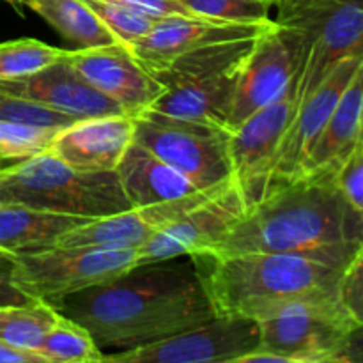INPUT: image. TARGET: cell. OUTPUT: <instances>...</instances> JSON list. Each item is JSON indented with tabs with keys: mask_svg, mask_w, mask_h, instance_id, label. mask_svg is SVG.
<instances>
[{
	"mask_svg": "<svg viewBox=\"0 0 363 363\" xmlns=\"http://www.w3.org/2000/svg\"><path fill=\"white\" fill-rule=\"evenodd\" d=\"M55 311L85 326L103 351L158 342L216 315L190 255L131 266L69 294Z\"/></svg>",
	"mask_w": 363,
	"mask_h": 363,
	"instance_id": "1",
	"label": "cell"
},
{
	"mask_svg": "<svg viewBox=\"0 0 363 363\" xmlns=\"http://www.w3.org/2000/svg\"><path fill=\"white\" fill-rule=\"evenodd\" d=\"M362 247L363 213L347 201L335 177L301 176L272 188L209 252H280L344 272Z\"/></svg>",
	"mask_w": 363,
	"mask_h": 363,
	"instance_id": "2",
	"label": "cell"
},
{
	"mask_svg": "<svg viewBox=\"0 0 363 363\" xmlns=\"http://www.w3.org/2000/svg\"><path fill=\"white\" fill-rule=\"evenodd\" d=\"M216 314H241L259 321L273 308L305 296H340V269L280 252H211L190 255Z\"/></svg>",
	"mask_w": 363,
	"mask_h": 363,
	"instance_id": "3",
	"label": "cell"
},
{
	"mask_svg": "<svg viewBox=\"0 0 363 363\" xmlns=\"http://www.w3.org/2000/svg\"><path fill=\"white\" fill-rule=\"evenodd\" d=\"M0 204L98 220L131 209L117 174L74 169L46 151L0 169Z\"/></svg>",
	"mask_w": 363,
	"mask_h": 363,
	"instance_id": "4",
	"label": "cell"
},
{
	"mask_svg": "<svg viewBox=\"0 0 363 363\" xmlns=\"http://www.w3.org/2000/svg\"><path fill=\"white\" fill-rule=\"evenodd\" d=\"M275 23L300 74L298 103L342 60L363 55V0H311L279 9Z\"/></svg>",
	"mask_w": 363,
	"mask_h": 363,
	"instance_id": "5",
	"label": "cell"
},
{
	"mask_svg": "<svg viewBox=\"0 0 363 363\" xmlns=\"http://www.w3.org/2000/svg\"><path fill=\"white\" fill-rule=\"evenodd\" d=\"M257 323L261 344L238 363H332L354 325L332 294L291 300Z\"/></svg>",
	"mask_w": 363,
	"mask_h": 363,
	"instance_id": "6",
	"label": "cell"
},
{
	"mask_svg": "<svg viewBox=\"0 0 363 363\" xmlns=\"http://www.w3.org/2000/svg\"><path fill=\"white\" fill-rule=\"evenodd\" d=\"M135 264L133 248L53 247L16 255L14 286L28 300L57 308L69 294L108 282Z\"/></svg>",
	"mask_w": 363,
	"mask_h": 363,
	"instance_id": "7",
	"label": "cell"
},
{
	"mask_svg": "<svg viewBox=\"0 0 363 363\" xmlns=\"http://www.w3.org/2000/svg\"><path fill=\"white\" fill-rule=\"evenodd\" d=\"M229 135L223 128L144 112L135 123V142L186 176L199 190L233 179Z\"/></svg>",
	"mask_w": 363,
	"mask_h": 363,
	"instance_id": "8",
	"label": "cell"
},
{
	"mask_svg": "<svg viewBox=\"0 0 363 363\" xmlns=\"http://www.w3.org/2000/svg\"><path fill=\"white\" fill-rule=\"evenodd\" d=\"M261 344L254 318L216 314L208 321L172 337L126 351L105 353L103 362L116 363H238Z\"/></svg>",
	"mask_w": 363,
	"mask_h": 363,
	"instance_id": "9",
	"label": "cell"
},
{
	"mask_svg": "<svg viewBox=\"0 0 363 363\" xmlns=\"http://www.w3.org/2000/svg\"><path fill=\"white\" fill-rule=\"evenodd\" d=\"M298 106V84L279 101L259 110L229 135L233 179L250 209L264 199L272 184L282 140Z\"/></svg>",
	"mask_w": 363,
	"mask_h": 363,
	"instance_id": "10",
	"label": "cell"
},
{
	"mask_svg": "<svg viewBox=\"0 0 363 363\" xmlns=\"http://www.w3.org/2000/svg\"><path fill=\"white\" fill-rule=\"evenodd\" d=\"M248 208L234 179L137 248V264L201 254L218 247L243 220Z\"/></svg>",
	"mask_w": 363,
	"mask_h": 363,
	"instance_id": "11",
	"label": "cell"
},
{
	"mask_svg": "<svg viewBox=\"0 0 363 363\" xmlns=\"http://www.w3.org/2000/svg\"><path fill=\"white\" fill-rule=\"evenodd\" d=\"M66 60L91 87L133 117L144 113L165 91V85L156 80L138 62L130 46L123 43L67 50Z\"/></svg>",
	"mask_w": 363,
	"mask_h": 363,
	"instance_id": "12",
	"label": "cell"
},
{
	"mask_svg": "<svg viewBox=\"0 0 363 363\" xmlns=\"http://www.w3.org/2000/svg\"><path fill=\"white\" fill-rule=\"evenodd\" d=\"M230 181L233 179L223 181L206 190L191 191L174 201L158 202V204L144 206V208H131L128 211L85 222L64 234L57 247L133 248L137 250L174 220L218 194Z\"/></svg>",
	"mask_w": 363,
	"mask_h": 363,
	"instance_id": "13",
	"label": "cell"
},
{
	"mask_svg": "<svg viewBox=\"0 0 363 363\" xmlns=\"http://www.w3.org/2000/svg\"><path fill=\"white\" fill-rule=\"evenodd\" d=\"M296 62L279 25L262 32L241 66L229 116V131L259 110L279 101L298 84Z\"/></svg>",
	"mask_w": 363,
	"mask_h": 363,
	"instance_id": "14",
	"label": "cell"
},
{
	"mask_svg": "<svg viewBox=\"0 0 363 363\" xmlns=\"http://www.w3.org/2000/svg\"><path fill=\"white\" fill-rule=\"evenodd\" d=\"M363 62V55L351 57L342 60L311 96L301 99L296 106L293 121L286 131L282 140L279 160H277L275 172H273L269 190L280 184L291 183L301 176L307 156L314 147L315 140L321 135L323 128L328 123L333 108L339 103L344 89L351 82L353 74ZM268 190V191H269Z\"/></svg>",
	"mask_w": 363,
	"mask_h": 363,
	"instance_id": "15",
	"label": "cell"
},
{
	"mask_svg": "<svg viewBox=\"0 0 363 363\" xmlns=\"http://www.w3.org/2000/svg\"><path fill=\"white\" fill-rule=\"evenodd\" d=\"M273 25L275 20L266 23H230L176 14L158 20L152 30L130 46V50L149 73H155L184 53L216 43L257 38Z\"/></svg>",
	"mask_w": 363,
	"mask_h": 363,
	"instance_id": "16",
	"label": "cell"
},
{
	"mask_svg": "<svg viewBox=\"0 0 363 363\" xmlns=\"http://www.w3.org/2000/svg\"><path fill=\"white\" fill-rule=\"evenodd\" d=\"M137 117L128 113L84 117L62 128L48 151L67 165L89 172L116 170L135 140Z\"/></svg>",
	"mask_w": 363,
	"mask_h": 363,
	"instance_id": "17",
	"label": "cell"
},
{
	"mask_svg": "<svg viewBox=\"0 0 363 363\" xmlns=\"http://www.w3.org/2000/svg\"><path fill=\"white\" fill-rule=\"evenodd\" d=\"M0 92L80 119L126 113L117 103L91 87L66 57L30 77L0 80Z\"/></svg>",
	"mask_w": 363,
	"mask_h": 363,
	"instance_id": "18",
	"label": "cell"
},
{
	"mask_svg": "<svg viewBox=\"0 0 363 363\" xmlns=\"http://www.w3.org/2000/svg\"><path fill=\"white\" fill-rule=\"evenodd\" d=\"M241 62L167 85L145 112L191 123L213 124L229 131V116Z\"/></svg>",
	"mask_w": 363,
	"mask_h": 363,
	"instance_id": "19",
	"label": "cell"
},
{
	"mask_svg": "<svg viewBox=\"0 0 363 363\" xmlns=\"http://www.w3.org/2000/svg\"><path fill=\"white\" fill-rule=\"evenodd\" d=\"M363 110V62L344 89L328 123L305 162L301 176L335 177L358 147ZM300 176V177H301Z\"/></svg>",
	"mask_w": 363,
	"mask_h": 363,
	"instance_id": "20",
	"label": "cell"
},
{
	"mask_svg": "<svg viewBox=\"0 0 363 363\" xmlns=\"http://www.w3.org/2000/svg\"><path fill=\"white\" fill-rule=\"evenodd\" d=\"M113 172L133 208L174 201L199 190L179 170L135 140Z\"/></svg>",
	"mask_w": 363,
	"mask_h": 363,
	"instance_id": "21",
	"label": "cell"
},
{
	"mask_svg": "<svg viewBox=\"0 0 363 363\" xmlns=\"http://www.w3.org/2000/svg\"><path fill=\"white\" fill-rule=\"evenodd\" d=\"M91 220L20 204H0V248L14 255L57 247L60 238Z\"/></svg>",
	"mask_w": 363,
	"mask_h": 363,
	"instance_id": "22",
	"label": "cell"
},
{
	"mask_svg": "<svg viewBox=\"0 0 363 363\" xmlns=\"http://www.w3.org/2000/svg\"><path fill=\"white\" fill-rule=\"evenodd\" d=\"M23 6L55 28L73 50L119 43L85 0H23Z\"/></svg>",
	"mask_w": 363,
	"mask_h": 363,
	"instance_id": "23",
	"label": "cell"
},
{
	"mask_svg": "<svg viewBox=\"0 0 363 363\" xmlns=\"http://www.w3.org/2000/svg\"><path fill=\"white\" fill-rule=\"evenodd\" d=\"M57 318L59 312L43 301L0 305V340L39 353V347Z\"/></svg>",
	"mask_w": 363,
	"mask_h": 363,
	"instance_id": "24",
	"label": "cell"
},
{
	"mask_svg": "<svg viewBox=\"0 0 363 363\" xmlns=\"http://www.w3.org/2000/svg\"><path fill=\"white\" fill-rule=\"evenodd\" d=\"M39 354L46 363H99L105 357L85 326L60 314L46 333Z\"/></svg>",
	"mask_w": 363,
	"mask_h": 363,
	"instance_id": "25",
	"label": "cell"
},
{
	"mask_svg": "<svg viewBox=\"0 0 363 363\" xmlns=\"http://www.w3.org/2000/svg\"><path fill=\"white\" fill-rule=\"evenodd\" d=\"M67 50L55 48L38 39L0 43V80L30 77L66 57Z\"/></svg>",
	"mask_w": 363,
	"mask_h": 363,
	"instance_id": "26",
	"label": "cell"
},
{
	"mask_svg": "<svg viewBox=\"0 0 363 363\" xmlns=\"http://www.w3.org/2000/svg\"><path fill=\"white\" fill-rule=\"evenodd\" d=\"M85 2L101 20V23L116 35L117 41L126 46H133L135 43L140 41L158 23V18L149 16L117 0H85Z\"/></svg>",
	"mask_w": 363,
	"mask_h": 363,
	"instance_id": "27",
	"label": "cell"
},
{
	"mask_svg": "<svg viewBox=\"0 0 363 363\" xmlns=\"http://www.w3.org/2000/svg\"><path fill=\"white\" fill-rule=\"evenodd\" d=\"M60 130L0 121V169L46 151Z\"/></svg>",
	"mask_w": 363,
	"mask_h": 363,
	"instance_id": "28",
	"label": "cell"
},
{
	"mask_svg": "<svg viewBox=\"0 0 363 363\" xmlns=\"http://www.w3.org/2000/svg\"><path fill=\"white\" fill-rule=\"evenodd\" d=\"M194 16L230 23H266L277 0H179Z\"/></svg>",
	"mask_w": 363,
	"mask_h": 363,
	"instance_id": "29",
	"label": "cell"
},
{
	"mask_svg": "<svg viewBox=\"0 0 363 363\" xmlns=\"http://www.w3.org/2000/svg\"><path fill=\"white\" fill-rule=\"evenodd\" d=\"M78 119L80 117L57 112V110L0 92V121H6V123L30 124V126L43 128H66Z\"/></svg>",
	"mask_w": 363,
	"mask_h": 363,
	"instance_id": "30",
	"label": "cell"
},
{
	"mask_svg": "<svg viewBox=\"0 0 363 363\" xmlns=\"http://www.w3.org/2000/svg\"><path fill=\"white\" fill-rule=\"evenodd\" d=\"M340 301L354 323H363V247L344 269Z\"/></svg>",
	"mask_w": 363,
	"mask_h": 363,
	"instance_id": "31",
	"label": "cell"
},
{
	"mask_svg": "<svg viewBox=\"0 0 363 363\" xmlns=\"http://www.w3.org/2000/svg\"><path fill=\"white\" fill-rule=\"evenodd\" d=\"M337 186L347 201L363 213V147H357L335 176Z\"/></svg>",
	"mask_w": 363,
	"mask_h": 363,
	"instance_id": "32",
	"label": "cell"
},
{
	"mask_svg": "<svg viewBox=\"0 0 363 363\" xmlns=\"http://www.w3.org/2000/svg\"><path fill=\"white\" fill-rule=\"evenodd\" d=\"M14 268L16 255L0 248V305H20L32 301L14 286Z\"/></svg>",
	"mask_w": 363,
	"mask_h": 363,
	"instance_id": "33",
	"label": "cell"
},
{
	"mask_svg": "<svg viewBox=\"0 0 363 363\" xmlns=\"http://www.w3.org/2000/svg\"><path fill=\"white\" fill-rule=\"evenodd\" d=\"M121 4H126V6L133 7V9L142 11V13L149 14V16H155L158 20L167 16H194L179 0H117Z\"/></svg>",
	"mask_w": 363,
	"mask_h": 363,
	"instance_id": "34",
	"label": "cell"
},
{
	"mask_svg": "<svg viewBox=\"0 0 363 363\" xmlns=\"http://www.w3.org/2000/svg\"><path fill=\"white\" fill-rule=\"evenodd\" d=\"M332 363H363V323H354Z\"/></svg>",
	"mask_w": 363,
	"mask_h": 363,
	"instance_id": "35",
	"label": "cell"
},
{
	"mask_svg": "<svg viewBox=\"0 0 363 363\" xmlns=\"http://www.w3.org/2000/svg\"><path fill=\"white\" fill-rule=\"evenodd\" d=\"M0 363H46V360L39 353L0 340Z\"/></svg>",
	"mask_w": 363,
	"mask_h": 363,
	"instance_id": "36",
	"label": "cell"
},
{
	"mask_svg": "<svg viewBox=\"0 0 363 363\" xmlns=\"http://www.w3.org/2000/svg\"><path fill=\"white\" fill-rule=\"evenodd\" d=\"M311 2V0H277V9H289V7L300 6V4Z\"/></svg>",
	"mask_w": 363,
	"mask_h": 363,
	"instance_id": "37",
	"label": "cell"
},
{
	"mask_svg": "<svg viewBox=\"0 0 363 363\" xmlns=\"http://www.w3.org/2000/svg\"><path fill=\"white\" fill-rule=\"evenodd\" d=\"M2 2H7L11 4V6H23V0H2Z\"/></svg>",
	"mask_w": 363,
	"mask_h": 363,
	"instance_id": "38",
	"label": "cell"
},
{
	"mask_svg": "<svg viewBox=\"0 0 363 363\" xmlns=\"http://www.w3.org/2000/svg\"><path fill=\"white\" fill-rule=\"evenodd\" d=\"M358 147H363V110H362V128H360V140H358Z\"/></svg>",
	"mask_w": 363,
	"mask_h": 363,
	"instance_id": "39",
	"label": "cell"
}]
</instances>
